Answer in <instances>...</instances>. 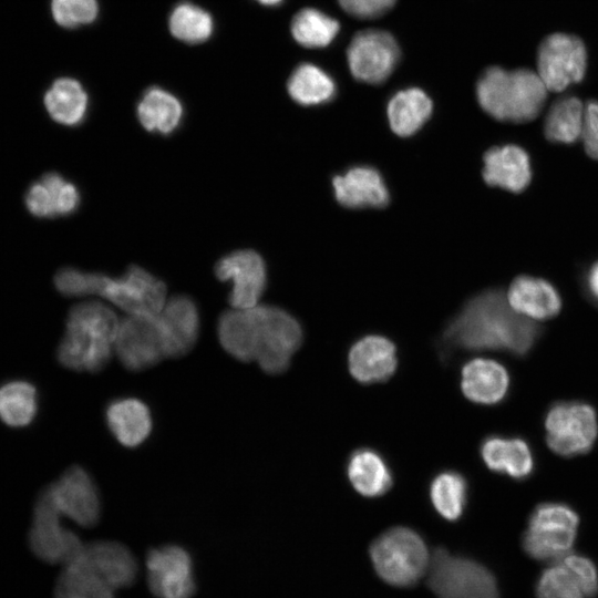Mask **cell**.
Here are the masks:
<instances>
[{
  "instance_id": "obj_20",
  "label": "cell",
  "mask_w": 598,
  "mask_h": 598,
  "mask_svg": "<svg viewBox=\"0 0 598 598\" xmlns=\"http://www.w3.org/2000/svg\"><path fill=\"white\" fill-rule=\"evenodd\" d=\"M81 556L114 590L131 586L137 575V563L121 543L99 540L84 545Z\"/></svg>"
},
{
  "instance_id": "obj_5",
  "label": "cell",
  "mask_w": 598,
  "mask_h": 598,
  "mask_svg": "<svg viewBox=\"0 0 598 598\" xmlns=\"http://www.w3.org/2000/svg\"><path fill=\"white\" fill-rule=\"evenodd\" d=\"M547 87L536 71L491 66L476 83L480 106L502 122L525 123L542 112Z\"/></svg>"
},
{
  "instance_id": "obj_28",
  "label": "cell",
  "mask_w": 598,
  "mask_h": 598,
  "mask_svg": "<svg viewBox=\"0 0 598 598\" xmlns=\"http://www.w3.org/2000/svg\"><path fill=\"white\" fill-rule=\"evenodd\" d=\"M432 101L421 89L409 87L396 92L388 104V118L392 131L399 136L417 132L432 113Z\"/></svg>"
},
{
  "instance_id": "obj_44",
  "label": "cell",
  "mask_w": 598,
  "mask_h": 598,
  "mask_svg": "<svg viewBox=\"0 0 598 598\" xmlns=\"http://www.w3.org/2000/svg\"><path fill=\"white\" fill-rule=\"evenodd\" d=\"M260 3L265 4V6H277L279 4L282 0H258Z\"/></svg>"
},
{
  "instance_id": "obj_8",
  "label": "cell",
  "mask_w": 598,
  "mask_h": 598,
  "mask_svg": "<svg viewBox=\"0 0 598 598\" xmlns=\"http://www.w3.org/2000/svg\"><path fill=\"white\" fill-rule=\"evenodd\" d=\"M579 519L568 506L546 503L532 513L523 536L527 555L542 561H558L574 545Z\"/></svg>"
},
{
  "instance_id": "obj_26",
  "label": "cell",
  "mask_w": 598,
  "mask_h": 598,
  "mask_svg": "<svg viewBox=\"0 0 598 598\" xmlns=\"http://www.w3.org/2000/svg\"><path fill=\"white\" fill-rule=\"evenodd\" d=\"M105 421L114 437L126 447L142 444L153 426L148 406L135 398H121L110 402L105 410Z\"/></svg>"
},
{
  "instance_id": "obj_4",
  "label": "cell",
  "mask_w": 598,
  "mask_h": 598,
  "mask_svg": "<svg viewBox=\"0 0 598 598\" xmlns=\"http://www.w3.org/2000/svg\"><path fill=\"white\" fill-rule=\"evenodd\" d=\"M120 320L100 301L74 306L66 319V329L58 348L59 362L79 372L103 370L114 353Z\"/></svg>"
},
{
  "instance_id": "obj_39",
  "label": "cell",
  "mask_w": 598,
  "mask_h": 598,
  "mask_svg": "<svg viewBox=\"0 0 598 598\" xmlns=\"http://www.w3.org/2000/svg\"><path fill=\"white\" fill-rule=\"evenodd\" d=\"M51 9L54 20L65 28L91 23L99 11L96 0H52Z\"/></svg>"
},
{
  "instance_id": "obj_10",
  "label": "cell",
  "mask_w": 598,
  "mask_h": 598,
  "mask_svg": "<svg viewBox=\"0 0 598 598\" xmlns=\"http://www.w3.org/2000/svg\"><path fill=\"white\" fill-rule=\"evenodd\" d=\"M546 441L548 446L563 456L588 452L598 433L595 410L579 402L555 404L547 413Z\"/></svg>"
},
{
  "instance_id": "obj_37",
  "label": "cell",
  "mask_w": 598,
  "mask_h": 598,
  "mask_svg": "<svg viewBox=\"0 0 598 598\" xmlns=\"http://www.w3.org/2000/svg\"><path fill=\"white\" fill-rule=\"evenodd\" d=\"M168 25L175 38L189 44L206 41L214 27L208 12L188 2H183L173 10Z\"/></svg>"
},
{
  "instance_id": "obj_9",
  "label": "cell",
  "mask_w": 598,
  "mask_h": 598,
  "mask_svg": "<svg viewBox=\"0 0 598 598\" xmlns=\"http://www.w3.org/2000/svg\"><path fill=\"white\" fill-rule=\"evenodd\" d=\"M536 65L547 90L563 92L585 78L588 65L586 45L576 35L551 33L538 48Z\"/></svg>"
},
{
  "instance_id": "obj_3",
  "label": "cell",
  "mask_w": 598,
  "mask_h": 598,
  "mask_svg": "<svg viewBox=\"0 0 598 598\" xmlns=\"http://www.w3.org/2000/svg\"><path fill=\"white\" fill-rule=\"evenodd\" d=\"M54 283L64 296L97 295L131 316H156L166 302L165 283L138 266H131L116 278L63 268Z\"/></svg>"
},
{
  "instance_id": "obj_29",
  "label": "cell",
  "mask_w": 598,
  "mask_h": 598,
  "mask_svg": "<svg viewBox=\"0 0 598 598\" xmlns=\"http://www.w3.org/2000/svg\"><path fill=\"white\" fill-rule=\"evenodd\" d=\"M80 553L64 565L55 584L54 598H115V590L90 567Z\"/></svg>"
},
{
  "instance_id": "obj_36",
  "label": "cell",
  "mask_w": 598,
  "mask_h": 598,
  "mask_svg": "<svg viewBox=\"0 0 598 598\" xmlns=\"http://www.w3.org/2000/svg\"><path fill=\"white\" fill-rule=\"evenodd\" d=\"M340 30L339 22L324 12L305 8L291 21L293 39L306 48H324L337 37Z\"/></svg>"
},
{
  "instance_id": "obj_11",
  "label": "cell",
  "mask_w": 598,
  "mask_h": 598,
  "mask_svg": "<svg viewBox=\"0 0 598 598\" xmlns=\"http://www.w3.org/2000/svg\"><path fill=\"white\" fill-rule=\"evenodd\" d=\"M61 516L43 491L34 506L28 540L34 556L52 565L68 564L84 546L74 532L62 525Z\"/></svg>"
},
{
  "instance_id": "obj_21",
  "label": "cell",
  "mask_w": 598,
  "mask_h": 598,
  "mask_svg": "<svg viewBox=\"0 0 598 598\" xmlns=\"http://www.w3.org/2000/svg\"><path fill=\"white\" fill-rule=\"evenodd\" d=\"M334 196L348 208H379L389 203V192L380 173L369 166H357L332 179Z\"/></svg>"
},
{
  "instance_id": "obj_32",
  "label": "cell",
  "mask_w": 598,
  "mask_h": 598,
  "mask_svg": "<svg viewBox=\"0 0 598 598\" xmlns=\"http://www.w3.org/2000/svg\"><path fill=\"white\" fill-rule=\"evenodd\" d=\"M288 93L300 105L313 106L329 102L333 99L337 86L334 80L321 68L302 63L291 73Z\"/></svg>"
},
{
  "instance_id": "obj_34",
  "label": "cell",
  "mask_w": 598,
  "mask_h": 598,
  "mask_svg": "<svg viewBox=\"0 0 598 598\" xmlns=\"http://www.w3.org/2000/svg\"><path fill=\"white\" fill-rule=\"evenodd\" d=\"M585 106L574 95L556 100L544 122V135L551 143L574 144L582 131Z\"/></svg>"
},
{
  "instance_id": "obj_43",
  "label": "cell",
  "mask_w": 598,
  "mask_h": 598,
  "mask_svg": "<svg viewBox=\"0 0 598 598\" xmlns=\"http://www.w3.org/2000/svg\"><path fill=\"white\" fill-rule=\"evenodd\" d=\"M585 285L589 296L598 302V261H596L587 271Z\"/></svg>"
},
{
  "instance_id": "obj_1",
  "label": "cell",
  "mask_w": 598,
  "mask_h": 598,
  "mask_svg": "<svg viewBox=\"0 0 598 598\" xmlns=\"http://www.w3.org/2000/svg\"><path fill=\"white\" fill-rule=\"evenodd\" d=\"M539 327L515 311L499 289L471 298L444 328L440 346L447 359L454 351H506L525 354L536 342Z\"/></svg>"
},
{
  "instance_id": "obj_18",
  "label": "cell",
  "mask_w": 598,
  "mask_h": 598,
  "mask_svg": "<svg viewBox=\"0 0 598 598\" xmlns=\"http://www.w3.org/2000/svg\"><path fill=\"white\" fill-rule=\"evenodd\" d=\"M163 337L165 357L179 358L196 344L199 333V315L196 303L187 296L167 300L156 316Z\"/></svg>"
},
{
  "instance_id": "obj_27",
  "label": "cell",
  "mask_w": 598,
  "mask_h": 598,
  "mask_svg": "<svg viewBox=\"0 0 598 598\" xmlns=\"http://www.w3.org/2000/svg\"><path fill=\"white\" fill-rule=\"evenodd\" d=\"M480 454L491 471L513 478H525L533 471L530 450L520 439L489 435L483 440Z\"/></svg>"
},
{
  "instance_id": "obj_13",
  "label": "cell",
  "mask_w": 598,
  "mask_h": 598,
  "mask_svg": "<svg viewBox=\"0 0 598 598\" xmlns=\"http://www.w3.org/2000/svg\"><path fill=\"white\" fill-rule=\"evenodd\" d=\"M400 58L395 39L382 30H364L357 33L347 50L351 74L358 81L379 84L393 72Z\"/></svg>"
},
{
  "instance_id": "obj_22",
  "label": "cell",
  "mask_w": 598,
  "mask_h": 598,
  "mask_svg": "<svg viewBox=\"0 0 598 598\" xmlns=\"http://www.w3.org/2000/svg\"><path fill=\"white\" fill-rule=\"evenodd\" d=\"M346 475L353 489L368 498L385 495L394 484V475L388 461L371 447H359L349 454Z\"/></svg>"
},
{
  "instance_id": "obj_16",
  "label": "cell",
  "mask_w": 598,
  "mask_h": 598,
  "mask_svg": "<svg viewBox=\"0 0 598 598\" xmlns=\"http://www.w3.org/2000/svg\"><path fill=\"white\" fill-rule=\"evenodd\" d=\"M215 271L221 281L231 282L228 301L233 308L258 305L267 282L266 265L259 254L251 249L233 251L217 261Z\"/></svg>"
},
{
  "instance_id": "obj_38",
  "label": "cell",
  "mask_w": 598,
  "mask_h": 598,
  "mask_svg": "<svg viewBox=\"0 0 598 598\" xmlns=\"http://www.w3.org/2000/svg\"><path fill=\"white\" fill-rule=\"evenodd\" d=\"M536 595L537 598H585L578 580L561 560L542 573Z\"/></svg>"
},
{
  "instance_id": "obj_2",
  "label": "cell",
  "mask_w": 598,
  "mask_h": 598,
  "mask_svg": "<svg viewBox=\"0 0 598 598\" xmlns=\"http://www.w3.org/2000/svg\"><path fill=\"white\" fill-rule=\"evenodd\" d=\"M221 347L241 362L256 361L268 374L288 370L303 339L299 321L286 310L267 305L223 312L218 320Z\"/></svg>"
},
{
  "instance_id": "obj_30",
  "label": "cell",
  "mask_w": 598,
  "mask_h": 598,
  "mask_svg": "<svg viewBox=\"0 0 598 598\" xmlns=\"http://www.w3.org/2000/svg\"><path fill=\"white\" fill-rule=\"evenodd\" d=\"M468 488V482L461 472L441 471L430 482V502L441 517L448 522H456L465 512Z\"/></svg>"
},
{
  "instance_id": "obj_6",
  "label": "cell",
  "mask_w": 598,
  "mask_h": 598,
  "mask_svg": "<svg viewBox=\"0 0 598 598\" xmlns=\"http://www.w3.org/2000/svg\"><path fill=\"white\" fill-rule=\"evenodd\" d=\"M369 554L379 577L395 587L415 585L427 571L431 559L421 535L405 526L379 535L371 543Z\"/></svg>"
},
{
  "instance_id": "obj_7",
  "label": "cell",
  "mask_w": 598,
  "mask_h": 598,
  "mask_svg": "<svg viewBox=\"0 0 598 598\" xmlns=\"http://www.w3.org/2000/svg\"><path fill=\"white\" fill-rule=\"evenodd\" d=\"M427 585L437 598H499L496 579L485 566L441 547L431 556Z\"/></svg>"
},
{
  "instance_id": "obj_33",
  "label": "cell",
  "mask_w": 598,
  "mask_h": 598,
  "mask_svg": "<svg viewBox=\"0 0 598 598\" xmlns=\"http://www.w3.org/2000/svg\"><path fill=\"white\" fill-rule=\"evenodd\" d=\"M44 105L55 122L78 125L86 114L87 95L76 80L59 79L47 91Z\"/></svg>"
},
{
  "instance_id": "obj_35",
  "label": "cell",
  "mask_w": 598,
  "mask_h": 598,
  "mask_svg": "<svg viewBox=\"0 0 598 598\" xmlns=\"http://www.w3.org/2000/svg\"><path fill=\"white\" fill-rule=\"evenodd\" d=\"M38 410L35 388L25 381H11L0 386V419L9 426L30 424Z\"/></svg>"
},
{
  "instance_id": "obj_12",
  "label": "cell",
  "mask_w": 598,
  "mask_h": 598,
  "mask_svg": "<svg viewBox=\"0 0 598 598\" xmlns=\"http://www.w3.org/2000/svg\"><path fill=\"white\" fill-rule=\"evenodd\" d=\"M156 316L128 315L120 320L114 353L125 369L143 371L166 358Z\"/></svg>"
},
{
  "instance_id": "obj_23",
  "label": "cell",
  "mask_w": 598,
  "mask_h": 598,
  "mask_svg": "<svg viewBox=\"0 0 598 598\" xmlns=\"http://www.w3.org/2000/svg\"><path fill=\"white\" fill-rule=\"evenodd\" d=\"M508 386L506 369L494 360L475 358L462 367L461 390L474 403L496 404L505 398Z\"/></svg>"
},
{
  "instance_id": "obj_42",
  "label": "cell",
  "mask_w": 598,
  "mask_h": 598,
  "mask_svg": "<svg viewBox=\"0 0 598 598\" xmlns=\"http://www.w3.org/2000/svg\"><path fill=\"white\" fill-rule=\"evenodd\" d=\"M581 138L587 155L598 159V101H589L585 106Z\"/></svg>"
},
{
  "instance_id": "obj_41",
  "label": "cell",
  "mask_w": 598,
  "mask_h": 598,
  "mask_svg": "<svg viewBox=\"0 0 598 598\" xmlns=\"http://www.w3.org/2000/svg\"><path fill=\"white\" fill-rule=\"evenodd\" d=\"M396 0H338L341 8L359 19L377 18L393 7Z\"/></svg>"
},
{
  "instance_id": "obj_17",
  "label": "cell",
  "mask_w": 598,
  "mask_h": 598,
  "mask_svg": "<svg viewBox=\"0 0 598 598\" xmlns=\"http://www.w3.org/2000/svg\"><path fill=\"white\" fill-rule=\"evenodd\" d=\"M396 367V347L386 337L364 336L349 349V372L361 384L386 382L395 373Z\"/></svg>"
},
{
  "instance_id": "obj_40",
  "label": "cell",
  "mask_w": 598,
  "mask_h": 598,
  "mask_svg": "<svg viewBox=\"0 0 598 598\" xmlns=\"http://www.w3.org/2000/svg\"><path fill=\"white\" fill-rule=\"evenodd\" d=\"M560 560L578 580L585 598H592L598 594V571L589 558L568 554Z\"/></svg>"
},
{
  "instance_id": "obj_25",
  "label": "cell",
  "mask_w": 598,
  "mask_h": 598,
  "mask_svg": "<svg viewBox=\"0 0 598 598\" xmlns=\"http://www.w3.org/2000/svg\"><path fill=\"white\" fill-rule=\"evenodd\" d=\"M506 297L515 311L532 320L553 318L561 308L557 289L547 280L532 276L516 277Z\"/></svg>"
},
{
  "instance_id": "obj_19",
  "label": "cell",
  "mask_w": 598,
  "mask_h": 598,
  "mask_svg": "<svg viewBox=\"0 0 598 598\" xmlns=\"http://www.w3.org/2000/svg\"><path fill=\"white\" fill-rule=\"evenodd\" d=\"M483 178L489 186L512 193L525 190L532 179L528 153L518 145L507 144L489 148L483 157Z\"/></svg>"
},
{
  "instance_id": "obj_15",
  "label": "cell",
  "mask_w": 598,
  "mask_h": 598,
  "mask_svg": "<svg viewBox=\"0 0 598 598\" xmlns=\"http://www.w3.org/2000/svg\"><path fill=\"white\" fill-rule=\"evenodd\" d=\"M147 584L156 598H190L196 589L189 553L177 545L152 548L146 557Z\"/></svg>"
},
{
  "instance_id": "obj_14",
  "label": "cell",
  "mask_w": 598,
  "mask_h": 598,
  "mask_svg": "<svg viewBox=\"0 0 598 598\" xmlns=\"http://www.w3.org/2000/svg\"><path fill=\"white\" fill-rule=\"evenodd\" d=\"M44 492L62 516L82 527L97 524L101 515L99 491L83 467L74 465L68 468Z\"/></svg>"
},
{
  "instance_id": "obj_31",
  "label": "cell",
  "mask_w": 598,
  "mask_h": 598,
  "mask_svg": "<svg viewBox=\"0 0 598 598\" xmlns=\"http://www.w3.org/2000/svg\"><path fill=\"white\" fill-rule=\"evenodd\" d=\"M137 116L148 132L167 135L179 126L183 106L172 93L159 87H151L138 102Z\"/></svg>"
},
{
  "instance_id": "obj_24",
  "label": "cell",
  "mask_w": 598,
  "mask_h": 598,
  "mask_svg": "<svg viewBox=\"0 0 598 598\" xmlns=\"http://www.w3.org/2000/svg\"><path fill=\"white\" fill-rule=\"evenodd\" d=\"M25 205L37 217L66 216L79 207L80 193L75 185L60 174L48 173L29 187Z\"/></svg>"
}]
</instances>
